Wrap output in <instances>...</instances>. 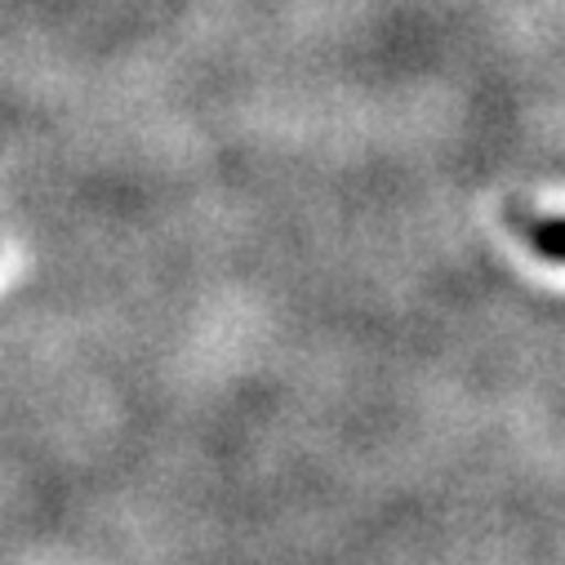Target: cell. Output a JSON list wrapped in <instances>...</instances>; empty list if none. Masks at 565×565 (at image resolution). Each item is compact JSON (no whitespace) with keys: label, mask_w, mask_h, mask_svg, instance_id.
Returning <instances> with one entry per match:
<instances>
[{"label":"cell","mask_w":565,"mask_h":565,"mask_svg":"<svg viewBox=\"0 0 565 565\" xmlns=\"http://www.w3.org/2000/svg\"><path fill=\"white\" fill-rule=\"evenodd\" d=\"M534 249L547 258H565V218H547L534 227Z\"/></svg>","instance_id":"6da1fadb"}]
</instances>
